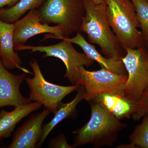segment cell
Here are the masks:
<instances>
[{"mask_svg":"<svg viewBox=\"0 0 148 148\" xmlns=\"http://www.w3.org/2000/svg\"><path fill=\"white\" fill-rule=\"evenodd\" d=\"M145 115H148V87L137 102V108L132 117L134 121H137Z\"/></svg>","mask_w":148,"mask_h":148,"instance_id":"20","label":"cell"},{"mask_svg":"<svg viewBox=\"0 0 148 148\" xmlns=\"http://www.w3.org/2000/svg\"><path fill=\"white\" fill-rule=\"evenodd\" d=\"M29 64L34 77H27L25 79L30 90L29 99L31 101L40 103L53 114L57 110L64 98L77 90L80 86L79 84L63 86L49 82L45 78L36 59L30 61Z\"/></svg>","mask_w":148,"mask_h":148,"instance_id":"5","label":"cell"},{"mask_svg":"<svg viewBox=\"0 0 148 148\" xmlns=\"http://www.w3.org/2000/svg\"><path fill=\"white\" fill-rule=\"evenodd\" d=\"M77 95L71 102L68 103H61L58 110L55 113L53 118L46 124H43L42 126L41 136L37 147H39L42 145L50 132L61 121L66 119L73 117L76 111L77 106L84 99L85 90L84 87L80 86L78 89Z\"/></svg>","mask_w":148,"mask_h":148,"instance_id":"16","label":"cell"},{"mask_svg":"<svg viewBox=\"0 0 148 148\" xmlns=\"http://www.w3.org/2000/svg\"><path fill=\"white\" fill-rule=\"evenodd\" d=\"M129 137V144L120 145L118 148H148V115L145 116Z\"/></svg>","mask_w":148,"mask_h":148,"instance_id":"18","label":"cell"},{"mask_svg":"<svg viewBox=\"0 0 148 148\" xmlns=\"http://www.w3.org/2000/svg\"><path fill=\"white\" fill-rule=\"evenodd\" d=\"M19 0H0V10L6 6L14 5Z\"/></svg>","mask_w":148,"mask_h":148,"instance_id":"22","label":"cell"},{"mask_svg":"<svg viewBox=\"0 0 148 148\" xmlns=\"http://www.w3.org/2000/svg\"><path fill=\"white\" fill-rule=\"evenodd\" d=\"M42 105L31 102L14 107L13 110L0 112V140L9 137L16 124L29 114L38 110Z\"/></svg>","mask_w":148,"mask_h":148,"instance_id":"15","label":"cell"},{"mask_svg":"<svg viewBox=\"0 0 148 148\" xmlns=\"http://www.w3.org/2000/svg\"><path fill=\"white\" fill-rule=\"evenodd\" d=\"M37 9L41 22L60 26L65 38L80 32L84 0H45Z\"/></svg>","mask_w":148,"mask_h":148,"instance_id":"4","label":"cell"},{"mask_svg":"<svg viewBox=\"0 0 148 148\" xmlns=\"http://www.w3.org/2000/svg\"><path fill=\"white\" fill-rule=\"evenodd\" d=\"M61 42L49 46L20 45L14 46L16 51L29 50L31 52L44 53L43 57H53L60 59L66 66L64 77L72 84H76L78 69L82 66H90L94 63L85 54L77 51L72 43L63 38Z\"/></svg>","mask_w":148,"mask_h":148,"instance_id":"6","label":"cell"},{"mask_svg":"<svg viewBox=\"0 0 148 148\" xmlns=\"http://www.w3.org/2000/svg\"><path fill=\"white\" fill-rule=\"evenodd\" d=\"M14 29V23H7L0 20V58L7 69H18L23 73L33 75V73L21 66V59L15 51Z\"/></svg>","mask_w":148,"mask_h":148,"instance_id":"12","label":"cell"},{"mask_svg":"<svg viewBox=\"0 0 148 148\" xmlns=\"http://www.w3.org/2000/svg\"><path fill=\"white\" fill-rule=\"evenodd\" d=\"M90 1L95 3H101L106 1L105 0H90Z\"/></svg>","mask_w":148,"mask_h":148,"instance_id":"23","label":"cell"},{"mask_svg":"<svg viewBox=\"0 0 148 148\" xmlns=\"http://www.w3.org/2000/svg\"><path fill=\"white\" fill-rule=\"evenodd\" d=\"M125 50V55L121 58L127 75L123 95L138 102L148 87V49L145 46Z\"/></svg>","mask_w":148,"mask_h":148,"instance_id":"7","label":"cell"},{"mask_svg":"<svg viewBox=\"0 0 148 148\" xmlns=\"http://www.w3.org/2000/svg\"><path fill=\"white\" fill-rule=\"evenodd\" d=\"M14 24V46L24 45L29 39L41 34H49L46 35L43 40L49 38L62 40L65 38L63 29L60 26H50L41 22L37 9L29 11Z\"/></svg>","mask_w":148,"mask_h":148,"instance_id":"9","label":"cell"},{"mask_svg":"<svg viewBox=\"0 0 148 148\" xmlns=\"http://www.w3.org/2000/svg\"><path fill=\"white\" fill-rule=\"evenodd\" d=\"M88 102L91 110L90 119L82 127L73 132L76 135L73 148L88 144L94 148L112 146L117 140L119 133L127 125L93 99Z\"/></svg>","mask_w":148,"mask_h":148,"instance_id":"1","label":"cell"},{"mask_svg":"<svg viewBox=\"0 0 148 148\" xmlns=\"http://www.w3.org/2000/svg\"><path fill=\"white\" fill-rule=\"evenodd\" d=\"M92 99L119 120L132 117L137 108V102L117 93L105 92Z\"/></svg>","mask_w":148,"mask_h":148,"instance_id":"13","label":"cell"},{"mask_svg":"<svg viewBox=\"0 0 148 148\" xmlns=\"http://www.w3.org/2000/svg\"><path fill=\"white\" fill-rule=\"evenodd\" d=\"M76 33L77 34L73 38H63L79 46L88 58L92 61H96L102 69H106L116 73L127 74L121 59L104 57L98 52L94 45L85 40L84 36L79 32Z\"/></svg>","mask_w":148,"mask_h":148,"instance_id":"14","label":"cell"},{"mask_svg":"<svg viewBox=\"0 0 148 148\" xmlns=\"http://www.w3.org/2000/svg\"><path fill=\"white\" fill-rule=\"evenodd\" d=\"M45 0H19L14 5L0 10V20L14 23L26 12L40 7Z\"/></svg>","mask_w":148,"mask_h":148,"instance_id":"17","label":"cell"},{"mask_svg":"<svg viewBox=\"0 0 148 148\" xmlns=\"http://www.w3.org/2000/svg\"><path fill=\"white\" fill-rule=\"evenodd\" d=\"M145 1H147L148 2V0H145Z\"/></svg>","mask_w":148,"mask_h":148,"instance_id":"25","label":"cell"},{"mask_svg":"<svg viewBox=\"0 0 148 148\" xmlns=\"http://www.w3.org/2000/svg\"><path fill=\"white\" fill-rule=\"evenodd\" d=\"M48 109L32 114L16 129L12 140L7 148L36 147L42 132L45 120L50 114Z\"/></svg>","mask_w":148,"mask_h":148,"instance_id":"10","label":"cell"},{"mask_svg":"<svg viewBox=\"0 0 148 148\" xmlns=\"http://www.w3.org/2000/svg\"><path fill=\"white\" fill-rule=\"evenodd\" d=\"M110 26L121 45L136 49L146 46L141 32L136 11L130 0H105Z\"/></svg>","mask_w":148,"mask_h":148,"instance_id":"3","label":"cell"},{"mask_svg":"<svg viewBox=\"0 0 148 148\" xmlns=\"http://www.w3.org/2000/svg\"><path fill=\"white\" fill-rule=\"evenodd\" d=\"M146 44H147V45H148V41L146 43Z\"/></svg>","mask_w":148,"mask_h":148,"instance_id":"24","label":"cell"},{"mask_svg":"<svg viewBox=\"0 0 148 148\" xmlns=\"http://www.w3.org/2000/svg\"><path fill=\"white\" fill-rule=\"evenodd\" d=\"M127 79V74L116 73L102 68L90 71L82 66L78 69L76 84L84 87V100L88 102L105 92L123 95V88Z\"/></svg>","mask_w":148,"mask_h":148,"instance_id":"8","label":"cell"},{"mask_svg":"<svg viewBox=\"0 0 148 148\" xmlns=\"http://www.w3.org/2000/svg\"><path fill=\"white\" fill-rule=\"evenodd\" d=\"M147 47H148L147 48H148V45H147Z\"/></svg>","mask_w":148,"mask_h":148,"instance_id":"26","label":"cell"},{"mask_svg":"<svg viewBox=\"0 0 148 148\" xmlns=\"http://www.w3.org/2000/svg\"><path fill=\"white\" fill-rule=\"evenodd\" d=\"M85 14L80 32L87 36L88 42L100 47L101 52L108 58L121 59L123 50L116 36L112 31L107 14V3H95L84 0Z\"/></svg>","mask_w":148,"mask_h":148,"instance_id":"2","label":"cell"},{"mask_svg":"<svg viewBox=\"0 0 148 148\" xmlns=\"http://www.w3.org/2000/svg\"><path fill=\"white\" fill-rule=\"evenodd\" d=\"M27 74L15 75L9 71L0 58V108L7 106H16L31 102L20 91V86Z\"/></svg>","mask_w":148,"mask_h":148,"instance_id":"11","label":"cell"},{"mask_svg":"<svg viewBox=\"0 0 148 148\" xmlns=\"http://www.w3.org/2000/svg\"><path fill=\"white\" fill-rule=\"evenodd\" d=\"M49 147L50 148H72L73 146L68 144L66 137L64 134H61L58 137L53 138L49 143Z\"/></svg>","mask_w":148,"mask_h":148,"instance_id":"21","label":"cell"},{"mask_svg":"<svg viewBox=\"0 0 148 148\" xmlns=\"http://www.w3.org/2000/svg\"><path fill=\"white\" fill-rule=\"evenodd\" d=\"M136 11L144 40L148 41V2L145 0H130Z\"/></svg>","mask_w":148,"mask_h":148,"instance_id":"19","label":"cell"}]
</instances>
